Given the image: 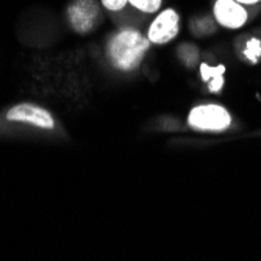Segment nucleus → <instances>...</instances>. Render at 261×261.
Masks as SVG:
<instances>
[{"label": "nucleus", "mask_w": 261, "mask_h": 261, "mask_svg": "<svg viewBox=\"0 0 261 261\" xmlns=\"http://www.w3.org/2000/svg\"><path fill=\"white\" fill-rule=\"evenodd\" d=\"M244 57L247 60H250L252 63H256L258 58L261 57V42L258 39H250L246 45V50H244Z\"/></svg>", "instance_id": "1a4fd4ad"}, {"label": "nucleus", "mask_w": 261, "mask_h": 261, "mask_svg": "<svg viewBox=\"0 0 261 261\" xmlns=\"http://www.w3.org/2000/svg\"><path fill=\"white\" fill-rule=\"evenodd\" d=\"M215 17L222 27L240 29L247 20V11L236 0H218L215 4Z\"/></svg>", "instance_id": "423d86ee"}, {"label": "nucleus", "mask_w": 261, "mask_h": 261, "mask_svg": "<svg viewBox=\"0 0 261 261\" xmlns=\"http://www.w3.org/2000/svg\"><path fill=\"white\" fill-rule=\"evenodd\" d=\"M188 124L199 130H225L231 124V117L224 107L219 105H200L191 110L188 116Z\"/></svg>", "instance_id": "f03ea898"}, {"label": "nucleus", "mask_w": 261, "mask_h": 261, "mask_svg": "<svg viewBox=\"0 0 261 261\" xmlns=\"http://www.w3.org/2000/svg\"><path fill=\"white\" fill-rule=\"evenodd\" d=\"M102 4L110 11H121V10L125 8V5L128 4V0H102Z\"/></svg>", "instance_id": "9d476101"}, {"label": "nucleus", "mask_w": 261, "mask_h": 261, "mask_svg": "<svg viewBox=\"0 0 261 261\" xmlns=\"http://www.w3.org/2000/svg\"><path fill=\"white\" fill-rule=\"evenodd\" d=\"M224 74L225 66L219 64L216 67H211L208 64H200V75L203 82H208V89L211 92H218L224 86Z\"/></svg>", "instance_id": "0eeeda50"}, {"label": "nucleus", "mask_w": 261, "mask_h": 261, "mask_svg": "<svg viewBox=\"0 0 261 261\" xmlns=\"http://www.w3.org/2000/svg\"><path fill=\"white\" fill-rule=\"evenodd\" d=\"M7 119L11 122H23V124H32L35 127L41 128H49L52 130L55 125V121L52 114L33 103H19L8 110Z\"/></svg>", "instance_id": "20e7f679"}, {"label": "nucleus", "mask_w": 261, "mask_h": 261, "mask_svg": "<svg viewBox=\"0 0 261 261\" xmlns=\"http://www.w3.org/2000/svg\"><path fill=\"white\" fill-rule=\"evenodd\" d=\"M236 2H240L241 5H253V4H258L259 0H236Z\"/></svg>", "instance_id": "9b49d317"}, {"label": "nucleus", "mask_w": 261, "mask_h": 261, "mask_svg": "<svg viewBox=\"0 0 261 261\" xmlns=\"http://www.w3.org/2000/svg\"><path fill=\"white\" fill-rule=\"evenodd\" d=\"M150 41L141 32L133 29H125L116 33L108 44V58L110 63L119 70H133L136 69L146 52L150 47Z\"/></svg>", "instance_id": "f257e3e1"}, {"label": "nucleus", "mask_w": 261, "mask_h": 261, "mask_svg": "<svg viewBox=\"0 0 261 261\" xmlns=\"http://www.w3.org/2000/svg\"><path fill=\"white\" fill-rule=\"evenodd\" d=\"M180 30V17L174 8L163 10L150 23L147 38L152 44H168L172 41Z\"/></svg>", "instance_id": "7ed1b4c3"}, {"label": "nucleus", "mask_w": 261, "mask_h": 261, "mask_svg": "<svg viewBox=\"0 0 261 261\" xmlns=\"http://www.w3.org/2000/svg\"><path fill=\"white\" fill-rule=\"evenodd\" d=\"M128 4L142 13H156L161 8L163 0H128Z\"/></svg>", "instance_id": "6e6552de"}, {"label": "nucleus", "mask_w": 261, "mask_h": 261, "mask_svg": "<svg viewBox=\"0 0 261 261\" xmlns=\"http://www.w3.org/2000/svg\"><path fill=\"white\" fill-rule=\"evenodd\" d=\"M67 16L70 20V25L79 33H88L97 23L100 13L94 0H75V2L69 7Z\"/></svg>", "instance_id": "39448f33"}]
</instances>
